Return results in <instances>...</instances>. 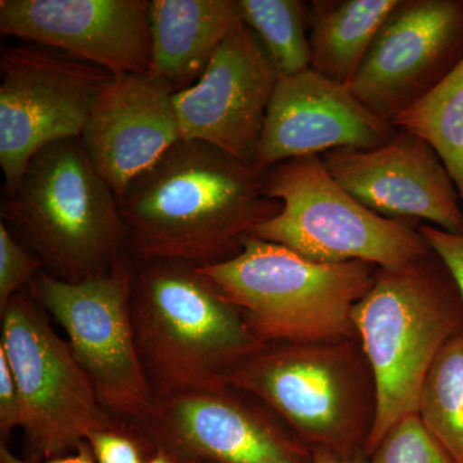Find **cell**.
Segmentation results:
<instances>
[{
	"label": "cell",
	"mask_w": 463,
	"mask_h": 463,
	"mask_svg": "<svg viewBox=\"0 0 463 463\" xmlns=\"http://www.w3.org/2000/svg\"><path fill=\"white\" fill-rule=\"evenodd\" d=\"M130 258L203 268L236 258L282 210L259 172L221 149L181 139L118 197Z\"/></svg>",
	"instance_id": "1"
},
{
	"label": "cell",
	"mask_w": 463,
	"mask_h": 463,
	"mask_svg": "<svg viewBox=\"0 0 463 463\" xmlns=\"http://www.w3.org/2000/svg\"><path fill=\"white\" fill-rule=\"evenodd\" d=\"M130 312L154 398L224 388L227 374L265 345L214 283L179 261L134 260Z\"/></svg>",
	"instance_id": "2"
},
{
	"label": "cell",
	"mask_w": 463,
	"mask_h": 463,
	"mask_svg": "<svg viewBox=\"0 0 463 463\" xmlns=\"http://www.w3.org/2000/svg\"><path fill=\"white\" fill-rule=\"evenodd\" d=\"M353 323L376 385L370 456L399 421L417 413L426 374L448 341L463 331L461 289L431 250L412 263L377 268Z\"/></svg>",
	"instance_id": "3"
},
{
	"label": "cell",
	"mask_w": 463,
	"mask_h": 463,
	"mask_svg": "<svg viewBox=\"0 0 463 463\" xmlns=\"http://www.w3.org/2000/svg\"><path fill=\"white\" fill-rule=\"evenodd\" d=\"M2 222L36 255L45 272L81 282L130 257L115 192L80 138L43 148L2 201Z\"/></svg>",
	"instance_id": "4"
},
{
	"label": "cell",
	"mask_w": 463,
	"mask_h": 463,
	"mask_svg": "<svg viewBox=\"0 0 463 463\" xmlns=\"http://www.w3.org/2000/svg\"><path fill=\"white\" fill-rule=\"evenodd\" d=\"M225 385L267 405L312 449L367 455L376 385L358 339L265 344L227 374Z\"/></svg>",
	"instance_id": "5"
},
{
	"label": "cell",
	"mask_w": 463,
	"mask_h": 463,
	"mask_svg": "<svg viewBox=\"0 0 463 463\" xmlns=\"http://www.w3.org/2000/svg\"><path fill=\"white\" fill-rule=\"evenodd\" d=\"M377 268L359 260L316 263L250 237L236 258L197 269L270 344L358 339L353 310L370 291Z\"/></svg>",
	"instance_id": "6"
},
{
	"label": "cell",
	"mask_w": 463,
	"mask_h": 463,
	"mask_svg": "<svg viewBox=\"0 0 463 463\" xmlns=\"http://www.w3.org/2000/svg\"><path fill=\"white\" fill-rule=\"evenodd\" d=\"M268 194L282 210L252 237L279 243L316 263H412L431 251L410 222L371 212L332 178L321 156L283 161L265 172Z\"/></svg>",
	"instance_id": "7"
},
{
	"label": "cell",
	"mask_w": 463,
	"mask_h": 463,
	"mask_svg": "<svg viewBox=\"0 0 463 463\" xmlns=\"http://www.w3.org/2000/svg\"><path fill=\"white\" fill-rule=\"evenodd\" d=\"M0 315V350L20 392L30 461L72 455L94 432L121 422L100 404L71 346L58 336L32 295L18 292Z\"/></svg>",
	"instance_id": "8"
},
{
	"label": "cell",
	"mask_w": 463,
	"mask_h": 463,
	"mask_svg": "<svg viewBox=\"0 0 463 463\" xmlns=\"http://www.w3.org/2000/svg\"><path fill=\"white\" fill-rule=\"evenodd\" d=\"M133 279L134 260L127 257L87 281L67 282L43 270L29 285L33 300L65 331L100 404L128 425L155 399L134 336Z\"/></svg>",
	"instance_id": "9"
},
{
	"label": "cell",
	"mask_w": 463,
	"mask_h": 463,
	"mask_svg": "<svg viewBox=\"0 0 463 463\" xmlns=\"http://www.w3.org/2000/svg\"><path fill=\"white\" fill-rule=\"evenodd\" d=\"M174 463H313V449L267 405L224 386L156 397L130 423Z\"/></svg>",
	"instance_id": "10"
},
{
	"label": "cell",
	"mask_w": 463,
	"mask_h": 463,
	"mask_svg": "<svg viewBox=\"0 0 463 463\" xmlns=\"http://www.w3.org/2000/svg\"><path fill=\"white\" fill-rule=\"evenodd\" d=\"M0 72V166L5 192H12L43 148L81 138L112 75L56 51L26 44L3 52Z\"/></svg>",
	"instance_id": "11"
},
{
	"label": "cell",
	"mask_w": 463,
	"mask_h": 463,
	"mask_svg": "<svg viewBox=\"0 0 463 463\" xmlns=\"http://www.w3.org/2000/svg\"><path fill=\"white\" fill-rule=\"evenodd\" d=\"M463 60V0H399L350 90L394 124Z\"/></svg>",
	"instance_id": "12"
},
{
	"label": "cell",
	"mask_w": 463,
	"mask_h": 463,
	"mask_svg": "<svg viewBox=\"0 0 463 463\" xmlns=\"http://www.w3.org/2000/svg\"><path fill=\"white\" fill-rule=\"evenodd\" d=\"M279 74L257 33L240 21L188 90L174 94L182 139L254 166Z\"/></svg>",
	"instance_id": "13"
},
{
	"label": "cell",
	"mask_w": 463,
	"mask_h": 463,
	"mask_svg": "<svg viewBox=\"0 0 463 463\" xmlns=\"http://www.w3.org/2000/svg\"><path fill=\"white\" fill-rule=\"evenodd\" d=\"M321 158L332 178L377 215L425 221L463 234V206L456 183L421 137L398 129L381 147L332 149Z\"/></svg>",
	"instance_id": "14"
},
{
	"label": "cell",
	"mask_w": 463,
	"mask_h": 463,
	"mask_svg": "<svg viewBox=\"0 0 463 463\" xmlns=\"http://www.w3.org/2000/svg\"><path fill=\"white\" fill-rule=\"evenodd\" d=\"M0 33L112 76L148 74L151 69L147 0H2Z\"/></svg>",
	"instance_id": "15"
},
{
	"label": "cell",
	"mask_w": 463,
	"mask_h": 463,
	"mask_svg": "<svg viewBox=\"0 0 463 463\" xmlns=\"http://www.w3.org/2000/svg\"><path fill=\"white\" fill-rule=\"evenodd\" d=\"M397 133L394 125L371 111L350 88L309 69L279 76L254 167L267 172L283 161L322 156L332 149L377 148Z\"/></svg>",
	"instance_id": "16"
},
{
	"label": "cell",
	"mask_w": 463,
	"mask_h": 463,
	"mask_svg": "<svg viewBox=\"0 0 463 463\" xmlns=\"http://www.w3.org/2000/svg\"><path fill=\"white\" fill-rule=\"evenodd\" d=\"M174 94L149 74L112 76L100 91L80 139L118 199L181 141Z\"/></svg>",
	"instance_id": "17"
},
{
	"label": "cell",
	"mask_w": 463,
	"mask_h": 463,
	"mask_svg": "<svg viewBox=\"0 0 463 463\" xmlns=\"http://www.w3.org/2000/svg\"><path fill=\"white\" fill-rule=\"evenodd\" d=\"M240 21L239 0H151L148 74L174 93L188 90Z\"/></svg>",
	"instance_id": "18"
},
{
	"label": "cell",
	"mask_w": 463,
	"mask_h": 463,
	"mask_svg": "<svg viewBox=\"0 0 463 463\" xmlns=\"http://www.w3.org/2000/svg\"><path fill=\"white\" fill-rule=\"evenodd\" d=\"M399 0H315L307 5L310 70L350 88Z\"/></svg>",
	"instance_id": "19"
},
{
	"label": "cell",
	"mask_w": 463,
	"mask_h": 463,
	"mask_svg": "<svg viewBox=\"0 0 463 463\" xmlns=\"http://www.w3.org/2000/svg\"><path fill=\"white\" fill-rule=\"evenodd\" d=\"M392 125L421 137L437 151L456 183L463 206V60Z\"/></svg>",
	"instance_id": "20"
},
{
	"label": "cell",
	"mask_w": 463,
	"mask_h": 463,
	"mask_svg": "<svg viewBox=\"0 0 463 463\" xmlns=\"http://www.w3.org/2000/svg\"><path fill=\"white\" fill-rule=\"evenodd\" d=\"M417 416L455 463H463V331L439 353L420 392Z\"/></svg>",
	"instance_id": "21"
},
{
	"label": "cell",
	"mask_w": 463,
	"mask_h": 463,
	"mask_svg": "<svg viewBox=\"0 0 463 463\" xmlns=\"http://www.w3.org/2000/svg\"><path fill=\"white\" fill-rule=\"evenodd\" d=\"M241 20L264 45L279 76L306 71L312 65L307 35V5L300 0H239Z\"/></svg>",
	"instance_id": "22"
},
{
	"label": "cell",
	"mask_w": 463,
	"mask_h": 463,
	"mask_svg": "<svg viewBox=\"0 0 463 463\" xmlns=\"http://www.w3.org/2000/svg\"><path fill=\"white\" fill-rule=\"evenodd\" d=\"M367 463H455L423 428L417 414L399 421L368 456Z\"/></svg>",
	"instance_id": "23"
},
{
	"label": "cell",
	"mask_w": 463,
	"mask_h": 463,
	"mask_svg": "<svg viewBox=\"0 0 463 463\" xmlns=\"http://www.w3.org/2000/svg\"><path fill=\"white\" fill-rule=\"evenodd\" d=\"M41 259L16 240L5 222H0V313L11 298L43 272Z\"/></svg>",
	"instance_id": "24"
},
{
	"label": "cell",
	"mask_w": 463,
	"mask_h": 463,
	"mask_svg": "<svg viewBox=\"0 0 463 463\" xmlns=\"http://www.w3.org/2000/svg\"><path fill=\"white\" fill-rule=\"evenodd\" d=\"M97 463H143L141 439L128 423L118 422L114 428L94 432L88 439Z\"/></svg>",
	"instance_id": "25"
},
{
	"label": "cell",
	"mask_w": 463,
	"mask_h": 463,
	"mask_svg": "<svg viewBox=\"0 0 463 463\" xmlns=\"http://www.w3.org/2000/svg\"><path fill=\"white\" fill-rule=\"evenodd\" d=\"M419 231L455 277L463 298V234L449 233L426 223H419Z\"/></svg>",
	"instance_id": "26"
},
{
	"label": "cell",
	"mask_w": 463,
	"mask_h": 463,
	"mask_svg": "<svg viewBox=\"0 0 463 463\" xmlns=\"http://www.w3.org/2000/svg\"><path fill=\"white\" fill-rule=\"evenodd\" d=\"M20 392L7 356L0 350V431L7 437L14 429L21 428Z\"/></svg>",
	"instance_id": "27"
},
{
	"label": "cell",
	"mask_w": 463,
	"mask_h": 463,
	"mask_svg": "<svg viewBox=\"0 0 463 463\" xmlns=\"http://www.w3.org/2000/svg\"><path fill=\"white\" fill-rule=\"evenodd\" d=\"M0 463H97L91 453L90 447L88 443L79 448L78 452L72 453L62 458L52 459V461H30V459L20 458L11 452L5 441L0 444Z\"/></svg>",
	"instance_id": "28"
},
{
	"label": "cell",
	"mask_w": 463,
	"mask_h": 463,
	"mask_svg": "<svg viewBox=\"0 0 463 463\" xmlns=\"http://www.w3.org/2000/svg\"><path fill=\"white\" fill-rule=\"evenodd\" d=\"M368 456L358 453L354 456H344L331 450L316 448L313 449V463H367Z\"/></svg>",
	"instance_id": "29"
},
{
	"label": "cell",
	"mask_w": 463,
	"mask_h": 463,
	"mask_svg": "<svg viewBox=\"0 0 463 463\" xmlns=\"http://www.w3.org/2000/svg\"><path fill=\"white\" fill-rule=\"evenodd\" d=\"M143 463H174L172 458L161 450H155L149 458L146 459Z\"/></svg>",
	"instance_id": "30"
}]
</instances>
